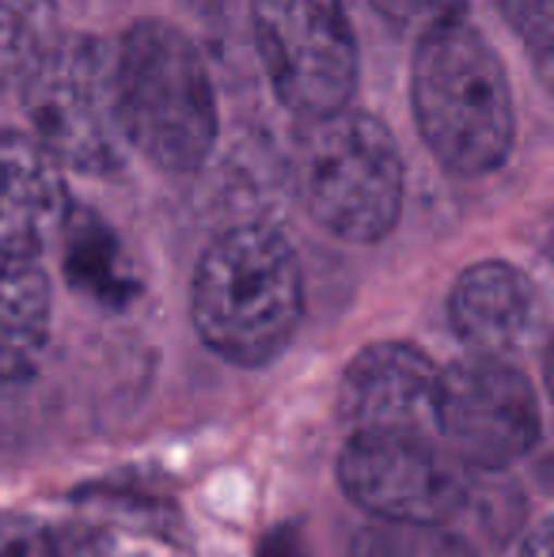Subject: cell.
<instances>
[{
  "instance_id": "cell-21",
  "label": "cell",
  "mask_w": 554,
  "mask_h": 557,
  "mask_svg": "<svg viewBox=\"0 0 554 557\" xmlns=\"http://www.w3.org/2000/svg\"><path fill=\"white\" fill-rule=\"evenodd\" d=\"M543 247H547V255H551V262H554V216H551V224H547V239H543Z\"/></svg>"
},
{
  "instance_id": "cell-6",
  "label": "cell",
  "mask_w": 554,
  "mask_h": 557,
  "mask_svg": "<svg viewBox=\"0 0 554 557\" xmlns=\"http://www.w3.org/2000/svg\"><path fill=\"white\" fill-rule=\"evenodd\" d=\"M251 30L278 103L300 122L349 111L357 35L342 0H251Z\"/></svg>"
},
{
  "instance_id": "cell-20",
  "label": "cell",
  "mask_w": 554,
  "mask_h": 557,
  "mask_svg": "<svg viewBox=\"0 0 554 557\" xmlns=\"http://www.w3.org/2000/svg\"><path fill=\"white\" fill-rule=\"evenodd\" d=\"M547 383H551V395H554V342L547 349Z\"/></svg>"
},
{
  "instance_id": "cell-1",
  "label": "cell",
  "mask_w": 554,
  "mask_h": 557,
  "mask_svg": "<svg viewBox=\"0 0 554 557\" xmlns=\"http://www.w3.org/2000/svg\"><path fill=\"white\" fill-rule=\"evenodd\" d=\"M190 315L201 342L229 364L274 360L304 315V273L293 243L270 224H236L198 258Z\"/></svg>"
},
{
  "instance_id": "cell-3",
  "label": "cell",
  "mask_w": 554,
  "mask_h": 557,
  "mask_svg": "<svg viewBox=\"0 0 554 557\" xmlns=\"http://www.w3.org/2000/svg\"><path fill=\"white\" fill-rule=\"evenodd\" d=\"M130 148L168 175H190L217 145V91L201 50L168 20H137L114 42Z\"/></svg>"
},
{
  "instance_id": "cell-18",
  "label": "cell",
  "mask_w": 554,
  "mask_h": 557,
  "mask_svg": "<svg viewBox=\"0 0 554 557\" xmlns=\"http://www.w3.org/2000/svg\"><path fill=\"white\" fill-rule=\"evenodd\" d=\"M259 557H316V554H311L304 528H296V523H281V528H274L267 539H262Z\"/></svg>"
},
{
  "instance_id": "cell-15",
  "label": "cell",
  "mask_w": 554,
  "mask_h": 557,
  "mask_svg": "<svg viewBox=\"0 0 554 557\" xmlns=\"http://www.w3.org/2000/svg\"><path fill=\"white\" fill-rule=\"evenodd\" d=\"M84 539L23 512H0V557H81Z\"/></svg>"
},
{
  "instance_id": "cell-14",
  "label": "cell",
  "mask_w": 554,
  "mask_h": 557,
  "mask_svg": "<svg viewBox=\"0 0 554 557\" xmlns=\"http://www.w3.org/2000/svg\"><path fill=\"white\" fill-rule=\"evenodd\" d=\"M349 557H475V550L441 523L377 520L354 535Z\"/></svg>"
},
{
  "instance_id": "cell-8",
  "label": "cell",
  "mask_w": 554,
  "mask_h": 557,
  "mask_svg": "<svg viewBox=\"0 0 554 557\" xmlns=\"http://www.w3.org/2000/svg\"><path fill=\"white\" fill-rule=\"evenodd\" d=\"M346 497L372 520L444 523L467 505V478L421 433H357L338 455Z\"/></svg>"
},
{
  "instance_id": "cell-7",
  "label": "cell",
  "mask_w": 554,
  "mask_h": 557,
  "mask_svg": "<svg viewBox=\"0 0 554 557\" xmlns=\"http://www.w3.org/2000/svg\"><path fill=\"white\" fill-rule=\"evenodd\" d=\"M433 425L479 470H505L540 444V403L525 372L502 357H467L441 372Z\"/></svg>"
},
{
  "instance_id": "cell-11",
  "label": "cell",
  "mask_w": 554,
  "mask_h": 557,
  "mask_svg": "<svg viewBox=\"0 0 554 557\" xmlns=\"http://www.w3.org/2000/svg\"><path fill=\"white\" fill-rule=\"evenodd\" d=\"M540 296L528 273L509 262H479L456 277L448 293V323L475 357L517 349L535 326Z\"/></svg>"
},
{
  "instance_id": "cell-13",
  "label": "cell",
  "mask_w": 554,
  "mask_h": 557,
  "mask_svg": "<svg viewBox=\"0 0 554 557\" xmlns=\"http://www.w3.org/2000/svg\"><path fill=\"white\" fill-rule=\"evenodd\" d=\"M61 38L58 0H0V91L23 96Z\"/></svg>"
},
{
  "instance_id": "cell-2",
  "label": "cell",
  "mask_w": 554,
  "mask_h": 557,
  "mask_svg": "<svg viewBox=\"0 0 554 557\" xmlns=\"http://www.w3.org/2000/svg\"><path fill=\"white\" fill-rule=\"evenodd\" d=\"M410 103L421 140L452 175H490L509 160L517 137L509 76L467 23L418 38Z\"/></svg>"
},
{
  "instance_id": "cell-9",
  "label": "cell",
  "mask_w": 554,
  "mask_h": 557,
  "mask_svg": "<svg viewBox=\"0 0 554 557\" xmlns=\"http://www.w3.org/2000/svg\"><path fill=\"white\" fill-rule=\"evenodd\" d=\"M436 364L410 342H377L346 364L338 418L357 433H418L433 421Z\"/></svg>"
},
{
  "instance_id": "cell-10",
  "label": "cell",
  "mask_w": 554,
  "mask_h": 557,
  "mask_svg": "<svg viewBox=\"0 0 554 557\" xmlns=\"http://www.w3.org/2000/svg\"><path fill=\"white\" fill-rule=\"evenodd\" d=\"M69 206L65 168L27 129H0V255L38 258Z\"/></svg>"
},
{
  "instance_id": "cell-16",
  "label": "cell",
  "mask_w": 554,
  "mask_h": 557,
  "mask_svg": "<svg viewBox=\"0 0 554 557\" xmlns=\"http://www.w3.org/2000/svg\"><path fill=\"white\" fill-rule=\"evenodd\" d=\"M380 12V20H387L395 30H407V35H433L452 23H464L467 0H369Z\"/></svg>"
},
{
  "instance_id": "cell-4",
  "label": "cell",
  "mask_w": 554,
  "mask_h": 557,
  "mask_svg": "<svg viewBox=\"0 0 554 557\" xmlns=\"http://www.w3.org/2000/svg\"><path fill=\"white\" fill-rule=\"evenodd\" d=\"M288 171L304 213L334 239L377 243L403 213L399 145L380 117L354 107L300 122Z\"/></svg>"
},
{
  "instance_id": "cell-12",
  "label": "cell",
  "mask_w": 554,
  "mask_h": 557,
  "mask_svg": "<svg viewBox=\"0 0 554 557\" xmlns=\"http://www.w3.org/2000/svg\"><path fill=\"white\" fill-rule=\"evenodd\" d=\"M50 277L38 258L0 255V391H12L38 368L50 342Z\"/></svg>"
},
{
  "instance_id": "cell-5",
  "label": "cell",
  "mask_w": 554,
  "mask_h": 557,
  "mask_svg": "<svg viewBox=\"0 0 554 557\" xmlns=\"http://www.w3.org/2000/svg\"><path fill=\"white\" fill-rule=\"evenodd\" d=\"M20 99L27 107V133L65 171L111 175L126 163L130 137L111 42L65 35Z\"/></svg>"
},
{
  "instance_id": "cell-17",
  "label": "cell",
  "mask_w": 554,
  "mask_h": 557,
  "mask_svg": "<svg viewBox=\"0 0 554 557\" xmlns=\"http://www.w3.org/2000/svg\"><path fill=\"white\" fill-rule=\"evenodd\" d=\"M494 4L532 50L554 53V0H494Z\"/></svg>"
},
{
  "instance_id": "cell-19",
  "label": "cell",
  "mask_w": 554,
  "mask_h": 557,
  "mask_svg": "<svg viewBox=\"0 0 554 557\" xmlns=\"http://www.w3.org/2000/svg\"><path fill=\"white\" fill-rule=\"evenodd\" d=\"M520 557H554V516L551 520H543L540 528L525 539V550H520Z\"/></svg>"
}]
</instances>
